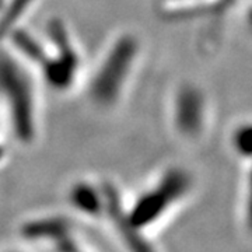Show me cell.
<instances>
[{"label": "cell", "instance_id": "6da1fadb", "mask_svg": "<svg viewBox=\"0 0 252 252\" xmlns=\"http://www.w3.org/2000/svg\"><path fill=\"white\" fill-rule=\"evenodd\" d=\"M0 97L7 104L16 139L32 142L36 133L32 81L21 63L4 49H0Z\"/></svg>", "mask_w": 252, "mask_h": 252}, {"label": "cell", "instance_id": "7a4b0ae2", "mask_svg": "<svg viewBox=\"0 0 252 252\" xmlns=\"http://www.w3.org/2000/svg\"><path fill=\"white\" fill-rule=\"evenodd\" d=\"M139 52V42L130 34L119 36L99 64L90 84L94 102L109 107L117 102Z\"/></svg>", "mask_w": 252, "mask_h": 252}, {"label": "cell", "instance_id": "30bf717a", "mask_svg": "<svg viewBox=\"0 0 252 252\" xmlns=\"http://www.w3.org/2000/svg\"><path fill=\"white\" fill-rule=\"evenodd\" d=\"M4 154H6V150L0 146V161L3 160V157H4Z\"/></svg>", "mask_w": 252, "mask_h": 252}, {"label": "cell", "instance_id": "8992f818", "mask_svg": "<svg viewBox=\"0 0 252 252\" xmlns=\"http://www.w3.org/2000/svg\"><path fill=\"white\" fill-rule=\"evenodd\" d=\"M7 36H10L11 42L14 44L18 52L23 56H26L31 62L38 63L42 66V63L45 62L46 58L49 56L46 54L45 48L41 45L30 32L21 30V28H13Z\"/></svg>", "mask_w": 252, "mask_h": 252}, {"label": "cell", "instance_id": "3957f363", "mask_svg": "<svg viewBox=\"0 0 252 252\" xmlns=\"http://www.w3.org/2000/svg\"><path fill=\"white\" fill-rule=\"evenodd\" d=\"M48 34L54 42L56 55L48 56L42 63V73L46 83L55 90H67L76 79L80 58L73 45L72 38L63 21L55 18L48 23Z\"/></svg>", "mask_w": 252, "mask_h": 252}, {"label": "cell", "instance_id": "277c9868", "mask_svg": "<svg viewBox=\"0 0 252 252\" xmlns=\"http://www.w3.org/2000/svg\"><path fill=\"white\" fill-rule=\"evenodd\" d=\"M189 187V177L180 168H172L164 174L160 184L139 199L130 215L129 221L132 224H140L152 220L161 213L164 209L180 199Z\"/></svg>", "mask_w": 252, "mask_h": 252}, {"label": "cell", "instance_id": "5b68a950", "mask_svg": "<svg viewBox=\"0 0 252 252\" xmlns=\"http://www.w3.org/2000/svg\"><path fill=\"white\" fill-rule=\"evenodd\" d=\"M174 122L182 136L195 139L202 133L206 122V101L202 91L185 84L174 101Z\"/></svg>", "mask_w": 252, "mask_h": 252}, {"label": "cell", "instance_id": "ba28073f", "mask_svg": "<svg viewBox=\"0 0 252 252\" xmlns=\"http://www.w3.org/2000/svg\"><path fill=\"white\" fill-rule=\"evenodd\" d=\"M72 199L74 203L81 209L94 212L101 205V199L98 198L95 189L90 187L89 184H79L76 185L72 192Z\"/></svg>", "mask_w": 252, "mask_h": 252}, {"label": "cell", "instance_id": "52a82bcc", "mask_svg": "<svg viewBox=\"0 0 252 252\" xmlns=\"http://www.w3.org/2000/svg\"><path fill=\"white\" fill-rule=\"evenodd\" d=\"M32 1L34 0H10L0 16V39L9 35L10 31L16 28V23L24 16Z\"/></svg>", "mask_w": 252, "mask_h": 252}, {"label": "cell", "instance_id": "9c48e42d", "mask_svg": "<svg viewBox=\"0 0 252 252\" xmlns=\"http://www.w3.org/2000/svg\"><path fill=\"white\" fill-rule=\"evenodd\" d=\"M235 150L244 157H250L251 154V126L245 125L238 127L234 135Z\"/></svg>", "mask_w": 252, "mask_h": 252}, {"label": "cell", "instance_id": "8fae6325", "mask_svg": "<svg viewBox=\"0 0 252 252\" xmlns=\"http://www.w3.org/2000/svg\"><path fill=\"white\" fill-rule=\"evenodd\" d=\"M4 6V0H0V7H3Z\"/></svg>", "mask_w": 252, "mask_h": 252}]
</instances>
